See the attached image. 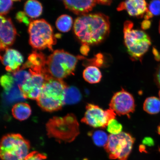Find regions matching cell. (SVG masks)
<instances>
[{"instance_id":"1","label":"cell","mask_w":160,"mask_h":160,"mask_svg":"<svg viewBox=\"0 0 160 160\" xmlns=\"http://www.w3.org/2000/svg\"><path fill=\"white\" fill-rule=\"evenodd\" d=\"M73 29L82 45H97L109 35V18L102 13L82 15L75 20Z\"/></svg>"},{"instance_id":"2","label":"cell","mask_w":160,"mask_h":160,"mask_svg":"<svg viewBox=\"0 0 160 160\" xmlns=\"http://www.w3.org/2000/svg\"><path fill=\"white\" fill-rule=\"evenodd\" d=\"M84 58L76 57L63 50H57L47 59L45 68L46 79L62 80L74 74L78 61Z\"/></svg>"},{"instance_id":"3","label":"cell","mask_w":160,"mask_h":160,"mask_svg":"<svg viewBox=\"0 0 160 160\" xmlns=\"http://www.w3.org/2000/svg\"><path fill=\"white\" fill-rule=\"evenodd\" d=\"M46 130L48 137L59 142H72L80 133L78 122L72 113L52 118L46 124Z\"/></svg>"},{"instance_id":"4","label":"cell","mask_w":160,"mask_h":160,"mask_svg":"<svg viewBox=\"0 0 160 160\" xmlns=\"http://www.w3.org/2000/svg\"><path fill=\"white\" fill-rule=\"evenodd\" d=\"M68 86L62 80L50 78L45 80L37 101L43 111L52 112L61 109L64 105V93Z\"/></svg>"},{"instance_id":"5","label":"cell","mask_w":160,"mask_h":160,"mask_svg":"<svg viewBox=\"0 0 160 160\" xmlns=\"http://www.w3.org/2000/svg\"><path fill=\"white\" fill-rule=\"evenodd\" d=\"M133 23L127 21L124 25V42L131 58L138 61L147 52L151 45V39L145 32L133 28Z\"/></svg>"},{"instance_id":"6","label":"cell","mask_w":160,"mask_h":160,"mask_svg":"<svg viewBox=\"0 0 160 160\" xmlns=\"http://www.w3.org/2000/svg\"><path fill=\"white\" fill-rule=\"evenodd\" d=\"M31 145L29 142L18 133L4 136L0 144L2 160H25L29 154Z\"/></svg>"},{"instance_id":"7","label":"cell","mask_w":160,"mask_h":160,"mask_svg":"<svg viewBox=\"0 0 160 160\" xmlns=\"http://www.w3.org/2000/svg\"><path fill=\"white\" fill-rule=\"evenodd\" d=\"M28 32L29 43L33 48L38 50L48 48L53 51V46L57 41L52 28L45 20L41 19L31 22Z\"/></svg>"},{"instance_id":"8","label":"cell","mask_w":160,"mask_h":160,"mask_svg":"<svg viewBox=\"0 0 160 160\" xmlns=\"http://www.w3.org/2000/svg\"><path fill=\"white\" fill-rule=\"evenodd\" d=\"M135 139L130 134L122 132L109 135L104 147L110 159L128 160L132 151Z\"/></svg>"},{"instance_id":"9","label":"cell","mask_w":160,"mask_h":160,"mask_svg":"<svg viewBox=\"0 0 160 160\" xmlns=\"http://www.w3.org/2000/svg\"><path fill=\"white\" fill-rule=\"evenodd\" d=\"M86 109L81 122L95 128L105 129L111 120L115 119L116 113L111 109L104 110L92 103H88Z\"/></svg>"},{"instance_id":"10","label":"cell","mask_w":160,"mask_h":160,"mask_svg":"<svg viewBox=\"0 0 160 160\" xmlns=\"http://www.w3.org/2000/svg\"><path fill=\"white\" fill-rule=\"evenodd\" d=\"M109 109L119 116L127 115L130 118V114L135 110L134 98L132 95L122 89L113 95L109 104Z\"/></svg>"},{"instance_id":"11","label":"cell","mask_w":160,"mask_h":160,"mask_svg":"<svg viewBox=\"0 0 160 160\" xmlns=\"http://www.w3.org/2000/svg\"><path fill=\"white\" fill-rule=\"evenodd\" d=\"M29 71L31 73V77L19 88L25 99L37 100L41 93L45 78L42 73L30 69Z\"/></svg>"},{"instance_id":"12","label":"cell","mask_w":160,"mask_h":160,"mask_svg":"<svg viewBox=\"0 0 160 160\" xmlns=\"http://www.w3.org/2000/svg\"><path fill=\"white\" fill-rule=\"evenodd\" d=\"M0 48L5 51L14 42L17 32L11 18L1 16Z\"/></svg>"},{"instance_id":"13","label":"cell","mask_w":160,"mask_h":160,"mask_svg":"<svg viewBox=\"0 0 160 160\" xmlns=\"http://www.w3.org/2000/svg\"><path fill=\"white\" fill-rule=\"evenodd\" d=\"M1 59L6 70L9 72L14 73L19 71L23 62L21 54L17 50L12 49H6L3 56H1Z\"/></svg>"},{"instance_id":"14","label":"cell","mask_w":160,"mask_h":160,"mask_svg":"<svg viewBox=\"0 0 160 160\" xmlns=\"http://www.w3.org/2000/svg\"><path fill=\"white\" fill-rule=\"evenodd\" d=\"M117 10H125L130 16L142 17L148 11L147 3L145 0H126L120 4Z\"/></svg>"},{"instance_id":"15","label":"cell","mask_w":160,"mask_h":160,"mask_svg":"<svg viewBox=\"0 0 160 160\" xmlns=\"http://www.w3.org/2000/svg\"><path fill=\"white\" fill-rule=\"evenodd\" d=\"M63 2L66 8L81 15L91 11L98 3L97 0H63Z\"/></svg>"},{"instance_id":"16","label":"cell","mask_w":160,"mask_h":160,"mask_svg":"<svg viewBox=\"0 0 160 160\" xmlns=\"http://www.w3.org/2000/svg\"><path fill=\"white\" fill-rule=\"evenodd\" d=\"M47 58L41 52L33 51L30 55L28 61L23 65L21 69L29 68L32 71L45 75V68Z\"/></svg>"},{"instance_id":"17","label":"cell","mask_w":160,"mask_h":160,"mask_svg":"<svg viewBox=\"0 0 160 160\" xmlns=\"http://www.w3.org/2000/svg\"><path fill=\"white\" fill-rule=\"evenodd\" d=\"M12 112L15 119L22 121L28 118L31 115V109L28 103L19 102L14 105Z\"/></svg>"},{"instance_id":"18","label":"cell","mask_w":160,"mask_h":160,"mask_svg":"<svg viewBox=\"0 0 160 160\" xmlns=\"http://www.w3.org/2000/svg\"><path fill=\"white\" fill-rule=\"evenodd\" d=\"M42 6L37 0H28L25 5V12L32 18L39 17L42 14Z\"/></svg>"},{"instance_id":"19","label":"cell","mask_w":160,"mask_h":160,"mask_svg":"<svg viewBox=\"0 0 160 160\" xmlns=\"http://www.w3.org/2000/svg\"><path fill=\"white\" fill-rule=\"evenodd\" d=\"M83 76L85 81L91 84L99 83L102 77L98 68L93 66H90L86 68L83 72Z\"/></svg>"},{"instance_id":"20","label":"cell","mask_w":160,"mask_h":160,"mask_svg":"<svg viewBox=\"0 0 160 160\" xmlns=\"http://www.w3.org/2000/svg\"><path fill=\"white\" fill-rule=\"evenodd\" d=\"M82 99V95L79 90L75 87H68L64 93V105L74 104L78 103Z\"/></svg>"},{"instance_id":"21","label":"cell","mask_w":160,"mask_h":160,"mask_svg":"<svg viewBox=\"0 0 160 160\" xmlns=\"http://www.w3.org/2000/svg\"><path fill=\"white\" fill-rule=\"evenodd\" d=\"M143 110L150 114H156L160 111V100L155 97L146 99L143 103Z\"/></svg>"},{"instance_id":"22","label":"cell","mask_w":160,"mask_h":160,"mask_svg":"<svg viewBox=\"0 0 160 160\" xmlns=\"http://www.w3.org/2000/svg\"><path fill=\"white\" fill-rule=\"evenodd\" d=\"M89 135L92 137L94 144L98 147H105L108 141L109 136L102 130L90 132Z\"/></svg>"},{"instance_id":"23","label":"cell","mask_w":160,"mask_h":160,"mask_svg":"<svg viewBox=\"0 0 160 160\" xmlns=\"http://www.w3.org/2000/svg\"><path fill=\"white\" fill-rule=\"evenodd\" d=\"M5 98L6 101L9 103L23 101L25 99L22 95L19 87L17 85L13 86L8 91H5Z\"/></svg>"},{"instance_id":"24","label":"cell","mask_w":160,"mask_h":160,"mask_svg":"<svg viewBox=\"0 0 160 160\" xmlns=\"http://www.w3.org/2000/svg\"><path fill=\"white\" fill-rule=\"evenodd\" d=\"M56 24V27L59 31L62 32H67L71 28L73 20L70 16L63 15L60 16L57 19Z\"/></svg>"},{"instance_id":"25","label":"cell","mask_w":160,"mask_h":160,"mask_svg":"<svg viewBox=\"0 0 160 160\" xmlns=\"http://www.w3.org/2000/svg\"><path fill=\"white\" fill-rule=\"evenodd\" d=\"M160 15V0H153L149 5L148 11L145 14V20H148L153 16Z\"/></svg>"},{"instance_id":"26","label":"cell","mask_w":160,"mask_h":160,"mask_svg":"<svg viewBox=\"0 0 160 160\" xmlns=\"http://www.w3.org/2000/svg\"><path fill=\"white\" fill-rule=\"evenodd\" d=\"M12 75L15 83L19 88L23 84L31 77L30 72L20 69L19 71L13 73Z\"/></svg>"},{"instance_id":"27","label":"cell","mask_w":160,"mask_h":160,"mask_svg":"<svg viewBox=\"0 0 160 160\" xmlns=\"http://www.w3.org/2000/svg\"><path fill=\"white\" fill-rule=\"evenodd\" d=\"M1 82L4 92L8 91L13 86L17 85L15 83L12 75L9 73L4 75L1 77Z\"/></svg>"},{"instance_id":"28","label":"cell","mask_w":160,"mask_h":160,"mask_svg":"<svg viewBox=\"0 0 160 160\" xmlns=\"http://www.w3.org/2000/svg\"><path fill=\"white\" fill-rule=\"evenodd\" d=\"M122 125L115 119L111 120L107 127V131L112 135H117L122 132Z\"/></svg>"},{"instance_id":"29","label":"cell","mask_w":160,"mask_h":160,"mask_svg":"<svg viewBox=\"0 0 160 160\" xmlns=\"http://www.w3.org/2000/svg\"><path fill=\"white\" fill-rule=\"evenodd\" d=\"M12 5V0H1V5H0L1 16H4L7 14L11 9Z\"/></svg>"},{"instance_id":"30","label":"cell","mask_w":160,"mask_h":160,"mask_svg":"<svg viewBox=\"0 0 160 160\" xmlns=\"http://www.w3.org/2000/svg\"><path fill=\"white\" fill-rule=\"evenodd\" d=\"M47 159V156L45 154L34 151L30 152L25 160H46Z\"/></svg>"},{"instance_id":"31","label":"cell","mask_w":160,"mask_h":160,"mask_svg":"<svg viewBox=\"0 0 160 160\" xmlns=\"http://www.w3.org/2000/svg\"><path fill=\"white\" fill-rule=\"evenodd\" d=\"M17 19L20 22H23L26 24H30V21L27 17V15L25 12H19L16 15Z\"/></svg>"},{"instance_id":"32","label":"cell","mask_w":160,"mask_h":160,"mask_svg":"<svg viewBox=\"0 0 160 160\" xmlns=\"http://www.w3.org/2000/svg\"><path fill=\"white\" fill-rule=\"evenodd\" d=\"M142 142L144 145H147L149 147H152L154 145V142L153 139L152 138L149 137L145 138L143 139Z\"/></svg>"},{"instance_id":"33","label":"cell","mask_w":160,"mask_h":160,"mask_svg":"<svg viewBox=\"0 0 160 160\" xmlns=\"http://www.w3.org/2000/svg\"><path fill=\"white\" fill-rule=\"evenodd\" d=\"M154 80L158 87H160V64L158 66L155 73Z\"/></svg>"},{"instance_id":"34","label":"cell","mask_w":160,"mask_h":160,"mask_svg":"<svg viewBox=\"0 0 160 160\" xmlns=\"http://www.w3.org/2000/svg\"><path fill=\"white\" fill-rule=\"evenodd\" d=\"M89 51V48L88 45H82L80 49V51L82 54L87 55Z\"/></svg>"},{"instance_id":"35","label":"cell","mask_w":160,"mask_h":160,"mask_svg":"<svg viewBox=\"0 0 160 160\" xmlns=\"http://www.w3.org/2000/svg\"><path fill=\"white\" fill-rule=\"evenodd\" d=\"M151 25V22L148 20H145L142 23V28L143 29H148Z\"/></svg>"},{"instance_id":"36","label":"cell","mask_w":160,"mask_h":160,"mask_svg":"<svg viewBox=\"0 0 160 160\" xmlns=\"http://www.w3.org/2000/svg\"><path fill=\"white\" fill-rule=\"evenodd\" d=\"M98 3L102 5H109L112 3V0H97Z\"/></svg>"},{"instance_id":"37","label":"cell","mask_w":160,"mask_h":160,"mask_svg":"<svg viewBox=\"0 0 160 160\" xmlns=\"http://www.w3.org/2000/svg\"><path fill=\"white\" fill-rule=\"evenodd\" d=\"M139 151L140 152L145 151V146L143 145H141L139 146Z\"/></svg>"},{"instance_id":"38","label":"cell","mask_w":160,"mask_h":160,"mask_svg":"<svg viewBox=\"0 0 160 160\" xmlns=\"http://www.w3.org/2000/svg\"><path fill=\"white\" fill-rule=\"evenodd\" d=\"M158 132L160 135V126L158 128Z\"/></svg>"},{"instance_id":"39","label":"cell","mask_w":160,"mask_h":160,"mask_svg":"<svg viewBox=\"0 0 160 160\" xmlns=\"http://www.w3.org/2000/svg\"><path fill=\"white\" fill-rule=\"evenodd\" d=\"M159 32L160 34V22L159 23Z\"/></svg>"},{"instance_id":"40","label":"cell","mask_w":160,"mask_h":160,"mask_svg":"<svg viewBox=\"0 0 160 160\" xmlns=\"http://www.w3.org/2000/svg\"><path fill=\"white\" fill-rule=\"evenodd\" d=\"M13 1H21V0H12Z\"/></svg>"},{"instance_id":"41","label":"cell","mask_w":160,"mask_h":160,"mask_svg":"<svg viewBox=\"0 0 160 160\" xmlns=\"http://www.w3.org/2000/svg\"><path fill=\"white\" fill-rule=\"evenodd\" d=\"M159 97L160 98V91L159 92Z\"/></svg>"},{"instance_id":"42","label":"cell","mask_w":160,"mask_h":160,"mask_svg":"<svg viewBox=\"0 0 160 160\" xmlns=\"http://www.w3.org/2000/svg\"><path fill=\"white\" fill-rule=\"evenodd\" d=\"M159 151L160 152V149H159Z\"/></svg>"}]
</instances>
